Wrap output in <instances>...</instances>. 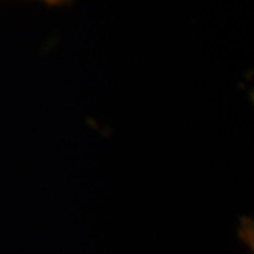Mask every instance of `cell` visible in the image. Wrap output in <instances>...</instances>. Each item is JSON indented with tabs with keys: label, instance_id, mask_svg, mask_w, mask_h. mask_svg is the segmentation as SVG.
Segmentation results:
<instances>
[{
	"label": "cell",
	"instance_id": "cell-1",
	"mask_svg": "<svg viewBox=\"0 0 254 254\" xmlns=\"http://www.w3.org/2000/svg\"><path fill=\"white\" fill-rule=\"evenodd\" d=\"M240 236L243 238V241L250 243V246H253V223L251 220H246V218H243V226L240 230Z\"/></svg>",
	"mask_w": 254,
	"mask_h": 254
},
{
	"label": "cell",
	"instance_id": "cell-3",
	"mask_svg": "<svg viewBox=\"0 0 254 254\" xmlns=\"http://www.w3.org/2000/svg\"><path fill=\"white\" fill-rule=\"evenodd\" d=\"M63 2H64V0H63Z\"/></svg>",
	"mask_w": 254,
	"mask_h": 254
},
{
	"label": "cell",
	"instance_id": "cell-2",
	"mask_svg": "<svg viewBox=\"0 0 254 254\" xmlns=\"http://www.w3.org/2000/svg\"><path fill=\"white\" fill-rule=\"evenodd\" d=\"M43 2H47V3H60V2H63V0H43Z\"/></svg>",
	"mask_w": 254,
	"mask_h": 254
}]
</instances>
